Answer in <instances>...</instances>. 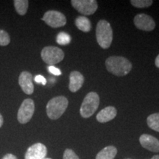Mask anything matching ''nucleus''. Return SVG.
<instances>
[{"instance_id": "b1692460", "label": "nucleus", "mask_w": 159, "mask_h": 159, "mask_svg": "<svg viewBox=\"0 0 159 159\" xmlns=\"http://www.w3.org/2000/svg\"><path fill=\"white\" fill-rule=\"evenodd\" d=\"M35 82L39 83V84H41L43 85H45L47 84V80L42 75H36V76L35 77V79H34Z\"/></svg>"}, {"instance_id": "2eb2a0df", "label": "nucleus", "mask_w": 159, "mask_h": 159, "mask_svg": "<svg viewBox=\"0 0 159 159\" xmlns=\"http://www.w3.org/2000/svg\"><path fill=\"white\" fill-rule=\"evenodd\" d=\"M117 154V149L114 146H108L97 153L96 159H114Z\"/></svg>"}, {"instance_id": "5701e85b", "label": "nucleus", "mask_w": 159, "mask_h": 159, "mask_svg": "<svg viewBox=\"0 0 159 159\" xmlns=\"http://www.w3.org/2000/svg\"><path fill=\"white\" fill-rule=\"evenodd\" d=\"M48 71L51 74L56 75V76H60L61 75V71L58 68L54 66H49L48 67Z\"/></svg>"}, {"instance_id": "cd10ccee", "label": "nucleus", "mask_w": 159, "mask_h": 159, "mask_svg": "<svg viewBox=\"0 0 159 159\" xmlns=\"http://www.w3.org/2000/svg\"><path fill=\"white\" fill-rule=\"evenodd\" d=\"M151 159H159V155H157V156H154Z\"/></svg>"}, {"instance_id": "1a4fd4ad", "label": "nucleus", "mask_w": 159, "mask_h": 159, "mask_svg": "<svg viewBox=\"0 0 159 159\" xmlns=\"http://www.w3.org/2000/svg\"><path fill=\"white\" fill-rule=\"evenodd\" d=\"M134 25L139 30L143 31H152L156 27V22L150 16L140 13L136 15L134 19Z\"/></svg>"}, {"instance_id": "c85d7f7f", "label": "nucleus", "mask_w": 159, "mask_h": 159, "mask_svg": "<svg viewBox=\"0 0 159 159\" xmlns=\"http://www.w3.org/2000/svg\"><path fill=\"white\" fill-rule=\"evenodd\" d=\"M43 159H52V158H43Z\"/></svg>"}, {"instance_id": "39448f33", "label": "nucleus", "mask_w": 159, "mask_h": 159, "mask_svg": "<svg viewBox=\"0 0 159 159\" xmlns=\"http://www.w3.org/2000/svg\"><path fill=\"white\" fill-rule=\"evenodd\" d=\"M41 58L49 66H54L62 61L64 58V52L57 47L49 46L41 50Z\"/></svg>"}, {"instance_id": "6e6552de", "label": "nucleus", "mask_w": 159, "mask_h": 159, "mask_svg": "<svg viewBox=\"0 0 159 159\" xmlns=\"http://www.w3.org/2000/svg\"><path fill=\"white\" fill-rule=\"evenodd\" d=\"M44 22L53 28H57L66 24V18L61 12L57 11H49L46 12L42 18Z\"/></svg>"}, {"instance_id": "a211bd4d", "label": "nucleus", "mask_w": 159, "mask_h": 159, "mask_svg": "<svg viewBox=\"0 0 159 159\" xmlns=\"http://www.w3.org/2000/svg\"><path fill=\"white\" fill-rule=\"evenodd\" d=\"M13 2L17 13L21 16L25 15L28 9L29 2L27 0H15Z\"/></svg>"}, {"instance_id": "412c9836", "label": "nucleus", "mask_w": 159, "mask_h": 159, "mask_svg": "<svg viewBox=\"0 0 159 159\" xmlns=\"http://www.w3.org/2000/svg\"><path fill=\"white\" fill-rule=\"evenodd\" d=\"M11 38L8 33L0 29V46H7L10 43Z\"/></svg>"}, {"instance_id": "a878e982", "label": "nucleus", "mask_w": 159, "mask_h": 159, "mask_svg": "<svg viewBox=\"0 0 159 159\" xmlns=\"http://www.w3.org/2000/svg\"><path fill=\"white\" fill-rule=\"evenodd\" d=\"M155 64H156L157 68L159 69V55L156 57V61H155Z\"/></svg>"}, {"instance_id": "20e7f679", "label": "nucleus", "mask_w": 159, "mask_h": 159, "mask_svg": "<svg viewBox=\"0 0 159 159\" xmlns=\"http://www.w3.org/2000/svg\"><path fill=\"white\" fill-rule=\"evenodd\" d=\"M99 105V97L96 92H89L83 99L80 109L81 116L89 118L94 115Z\"/></svg>"}, {"instance_id": "f3484780", "label": "nucleus", "mask_w": 159, "mask_h": 159, "mask_svg": "<svg viewBox=\"0 0 159 159\" xmlns=\"http://www.w3.org/2000/svg\"><path fill=\"white\" fill-rule=\"evenodd\" d=\"M149 128L159 133V113L150 114L147 119Z\"/></svg>"}, {"instance_id": "bb28decb", "label": "nucleus", "mask_w": 159, "mask_h": 159, "mask_svg": "<svg viewBox=\"0 0 159 159\" xmlns=\"http://www.w3.org/2000/svg\"><path fill=\"white\" fill-rule=\"evenodd\" d=\"M3 122H4V120H3V117H2V116L1 114H0V128H1V127L2 126V125H3Z\"/></svg>"}, {"instance_id": "423d86ee", "label": "nucleus", "mask_w": 159, "mask_h": 159, "mask_svg": "<svg viewBox=\"0 0 159 159\" xmlns=\"http://www.w3.org/2000/svg\"><path fill=\"white\" fill-rule=\"evenodd\" d=\"M35 111V104L33 99H26L21 103L17 114L18 121L21 124H26L30 120Z\"/></svg>"}, {"instance_id": "ddd939ff", "label": "nucleus", "mask_w": 159, "mask_h": 159, "mask_svg": "<svg viewBox=\"0 0 159 159\" xmlns=\"http://www.w3.org/2000/svg\"><path fill=\"white\" fill-rule=\"evenodd\" d=\"M84 83V77L77 71H71L69 75V89L71 92H76L80 89Z\"/></svg>"}, {"instance_id": "f03ea898", "label": "nucleus", "mask_w": 159, "mask_h": 159, "mask_svg": "<svg viewBox=\"0 0 159 159\" xmlns=\"http://www.w3.org/2000/svg\"><path fill=\"white\" fill-rule=\"evenodd\" d=\"M96 38L99 45L102 49H108L113 41V30L110 23L105 20H100L97 23Z\"/></svg>"}, {"instance_id": "7ed1b4c3", "label": "nucleus", "mask_w": 159, "mask_h": 159, "mask_svg": "<svg viewBox=\"0 0 159 159\" xmlns=\"http://www.w3.org/2000/svg\"><path fill=\"white\" fill-rule=\"evenodd\" d=\"M69 101L66 97L63 96L55 97L51 99L47 105V114L49 119H59L66 110Z\"/></svg>"}, {"instance_id": "4be33fe9", "label": "nucleus", "mask_w": 159, "mask_h": 159, "mask_svg": "<svg viewBox=\"0 0 159 159\" xmlns=\"http://www.w3.org/2000/svg\"><path fill=\"white\" fill-rule=\"evenodd\" d=\"M63 159H80L77 154L71 149H66L63 152Z\"/></svg>"}, {"instance_id": "f257e3e1", "label": "nucleus", "mask_w": 159, "mask_h": 159, "mask_svg": "<svg viewBox=\"0 0 159 159\" xmlns=\"http://www.w3.org/2000/svg\"><path fill=\"white\" fill-rule=\"evenodd\" d=\"M107 70L118 77L125 76L132 69V63L122 56H111L105 61Z\"/></svg>"}, {"instance_id": "6ab92c4d", "label": "nucleus", "mask_w": 159, "mask_h": 159, "mask_svg": "<svg viewBox=\"0 0 159 159\" xmlns=\"http://www.w3.org/2000/svg\"><path fill=\"white\" fill-rule=\"evenodd\" d=\"M71 41V36L65 32H61L56 37L57 43L60 45H68Z\"/></svg>"}, {"instance_id": "9d476101", "label": "nucleus", "mask_w": 159, "mask_h": 159, "mask_svg": "<svg viewBox=\"0 0 159 159\" xmlns=\"http://www.w3.org/2000/svg\"><path fill=\"white\" fill-rule=\"evenodd\" d=\"M47 155V149L44 144L36 143L27 149L26 152L25 159H43Z\"/></svg>"}, {"instance_id": "aec40b11", "label": "nucleus", "mask_w": 159, "mask_h": 159, "mask_svg": "<svg viewBox=\"0 0 159 159\" xmlns=\"http://www.w3.org/2000/svg\"><path fill=\"white\" fill-rule=\"evenodd\" d=\"M131 5L138 8H144V7H149L153 3L152 0H131Z\"/></svg>"}, {"instance_id": "0eeeda50", "label": "nucleus", "mask_w": 159, "mask_h": 159, "mask_svg": "<svg viewBox=\"0 0 159 159\" xmlns=\"http://www.w3.org/2000/svg\"><path fill=\"white\" fill-rule=\"evenodd\" d=\"M71 5L83 15H92L97 11V2L95 0H72Z\"/></svg>"}, {"instance_id": "f8f14e48", "label": "nucleus", "mask_w": 159, "mask_h": 159, "mask_svg": "<svg viewBox=\"0 0 159 159\" xmlns=\"http://www.w3.org/2000/svg\"><path fill=\"white\" fill-rule=\"evenodd\" d=\"M139 142L143 148L149 151L159 152V140L149 134H142L139 138Z\"/></svg>"}, {"instance_id": "9b49d317", "label": "nucleus", "mask_w": 159, "mask_h": 159, "mask_svg": "<svg viewBox=\"0 0 159 159\" xmlns=\"http://www.w3.org/2000/svg\"><path fill=\"white\" fill-rule=\"evenodd\" d=\"M19 83L21 89L26 94L30 95L34 91L33 83V76L28 71H22L19 77Z\"/></svg>"}, {"instance_id": "4468645a", "label": "nucleus", "mask_w": 159, "mask_h": 159, "mask_svg": "<svg viewBox=\"0 0 159 159\" xmlns=\"http://www.w3.org/2000/svg\"><path fill=\"white\" fill-rule=\"evenodd\" d=\"M117 114L116 109L113 106H108L101 110L97 115V120L100 123L110 122Z\"/></svg>"}, {"instance_id": "393cba45", "label": "nucleus", "mask_w": 159, "mask_h": 159, "mask_svg": "<svg viewBox=\"0 0 159 159\" xmlns=\"http://www.w3.org/2000/svg\"><path fill=\"white\" fill-rule=\"evenodd\" d=\"M2 159H18V158H16V156H14V155L9 153V154H6L5 156L3 157Z\"/></svg>"}, {"instance_id": "dca6fc26", "label": "nucleus", "mask_w": 159, "mask_h": 159, "mask_svg": "<svg viewBox=\"0 0 159 159\" xmlns=\"http://www.w3.org/2000/svg\"><path fill=\"white\" fill-rule=\"evenodd\" d=\"M75 25L80 30L88 33L91 30V24L90 20L84 16H80L75 19Z\"/></svg>"}]
</instances>
